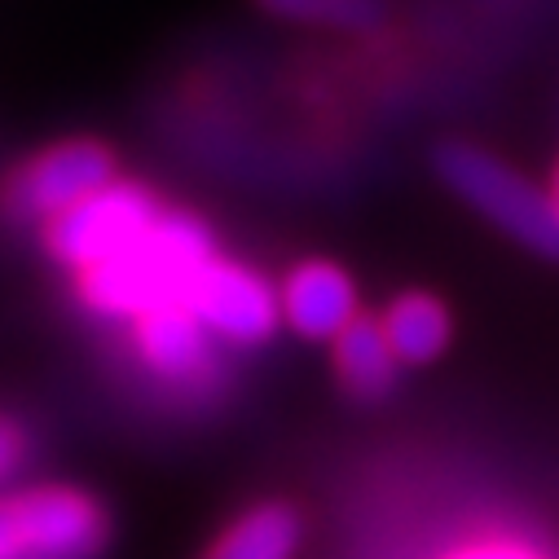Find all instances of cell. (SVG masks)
Listing matches in <instances>:
<instances>
[{
  "instance_id": "1",
  "label": "cell",
  "mask_w": 559,
  "mask_h": 559,
  "mask_svg": "<svg viewBox=\"0 0 559 559\" xmlns=\"http://www.w3.org/2000/svg\"><path fill=\"white\" fill-rule=\"evenodd\" d=\"M212 260L216 251L207 225L186 212H164L128 251L88 269L80 277V296L102 318L142 322L155 309L190 305V292Z\"/></svg>"
},
{
  "instance_id": "2",
  "label": "cell",
  "mask_w": 559,
  "mask_h": 559,
  "mask_svg": "<svg viewBox=\"0 0 559 559\" xmlns=\"http://www.w3.org/2000/svg\"><path fill=\"white\" fill-rule=\"evenodd\" d=\"M437 177L454 199H463L476 216L498 225L507 238L528 247L533 255L559 260V207L550 190H537L524 181L507 159L472 146V142H445L432 155Z\"/></svg>"
},
{
  "instance_id": "3",
  "label": "cell",
  "mask_w": 559,
  "mask_h": 559,
  "mask_svg": "<svg viewBox=\"0 0 559 559\" xmlns=\"http://www.w3.org/2000/svg\"><path fill=\"white\" fill-rule=\"evenodd\" d=\"M106 542V515L75 489H40L0 502V559H88Z\"/></svg>"
},
{
  "instance_id": "4",
  "label": "cell",
  "mask_w": 559,
  "mask_h": 559,
  "mask_svg": "<svg viewBox=\"0 0 559 559\" xmlns=\"http://www.w3.org/2000/svg\"><path fill=\"white\" fill-rule=\"evenodd\" d=\"M159 216L164 212H159L151 190L132 186V181H115L102 194H93L88 203H80L67 216L49 221L45 242L62 264L88 273V269L115 260L119 251H128Z\"/></svg>"
},
{
  "instance_id": "5",
  "label": "cell",
  "mask_w": 559,
  "mask_h": 559,
  "mask_svg": "<svg viewBox=\"0 0 559 559\" xmlns=\"http://www.w3.org/2000/svg\"><path fill=\"white\" fill-rule=\"evenodd\" d=\"M115 186V155L97 142H62L32 155L5 186V212L19 221H58Z\"/></svg>"
},
{
  "instance_id": "6",
  "label": "cell",
  "mask_w": 559,
  "mask_h": 559,
  "mask_svg": "<svg viewBox=\"0 0 559 559\" xmlns=\"http://www.w3.org/2000/svg\"><path fill=\"white\" fill-rule=\"evenodd\" d=\"M186 309H194L199 322L229 344H264L283 322V292H273L255 269L212 260Z\"/></svg>"
},
{
  "instance_id": "7",
  "label": "cell",
  "mask_w": 559,
  "mask_h": 559,
  "mask_svg": "<svg viewBox=\"0 0 559 559\" xmlns=\"http://www.w3.org/2000/svg\"><path fill=\"white\" fill-rule=\"evenodd\" d=\"M283 318L305 340H340L361 313H357V287L353 277L331 260H305L287 273L283 283Z\"/></svg>"
},
{
  "instance_id": "8",
  "label": "cell",
  "mask_w": 559,
  "mask_h": 559,
  "mask_svg": "<svg viewBox=\"0 0 559 559\" xmlns=\"http://www.w3.org/2000/svg\"><path fill=\"white\" fill-rule=\"evenodd\" d=\"M136 353H142V361L159 379L181 383V388H203L216 374L207 326L186 305L155 309V313H146L142 322H136Z\"/></svg>"
},
{
  "instance_id": "9",
  "label": "cell",
  "mask_w": 559,
  "mask_h": 559,
  "mask_svg": "<svg viewBox=\"0 0 559 559\" xmlns=\"http://www.w3.org/2000/svg\"><path fill=\"white\" fill-rule=\"evenodd\" d=\"M379 322H383V331H388V344H392L396 361H405V366H428V361H437V357L445 353V344H450V331H454L445 305H441L437 296H428V292H405V296H396Z\"/></svg>"
},
{
  "instance_id": "10",
  "label": "cell",
  "mask_w": 559,
  "mask_h": 559,
  "mask_svg": "<svg viewBox=\"0 0 559 559\" xmlns=\"http://www.w3.org/2000/svg\"><path fill=\"white\" fill-rule=\"evenodd\" d=\"M335 366H340V379L344 388L357 396V401H383L396 383V353L388 344V331L383 322L374 318H357L340 340H335Z\"/></svg>"
},
{
  "instance_id": "11",
  "label": "cell",
  "mask_w": 559,
  "mask_h": 559,
  "mask_svg": "<svg viewBox=\"0 0 559 559\" xmlns=\"http://www.w3.org/2000/svg\"><path fill=\"white\" fill-rule=\"evenodd\" d=\"M300 546V515L287 502L251 507L212 550L207 559H292Z\"/></svg>"
},
{
  "instance_id": "12",
  "label": "cell",
  "mask_w": 559,
  "mask_h": 559,
  "mask_svg": "<svg viewBox=\"0 0 559 559\" xmlns=\"http://www.w3.org/2000/svg\"><path fill=\"white\" fill-rule=\"evenodd\" d=\"M283 23L326 27V32H374L388 14V0H255Z\"/></svg>"
},
{
  "instance_id": "13",
  "label": "cell",
  "mask_w": 559,
  "mask_h": 559,
  "mask_svg": "<svg viewBox=\"0 0 559 559\" xmlns=\"http://www.w3.org/2000/svg\"><path fill=\"white\" fill-rule=\"evenodd\" d=\"M445 559H550L542 546H533L528 537H511V533H489V537H476L459 550H450Z\"/></svg>"
},
{
  "instance_id": "14",
  "label": "cell",
  "mask_w": 559,
  "mask_h": 559,
  "mask_svg": "<svg viewBox=\"0 0 559 559\" xmlns=\"http://www.w3.org/2000/svg\"><path fill=\"white\" fill-rule=\"evenodd\" d=\"M27 459V441L23 432L10 424V418H0V480H10Z\"/></svg>"
},
{
  "instance_id": "15",
  "label": "cell",
  "mask_w": 559,
  "mask_h": 559,
  "mask_svg": "<svg viewBox=\"0 0 559 559\" xmlns=\"http://www.w3.org/2000/svg\"><path fill=\"white\" fill-rule=\"evenodd\" d=\"M550 199H555V207H559V168H555V177H550Z\"/></svg>"
}]
</instances>
